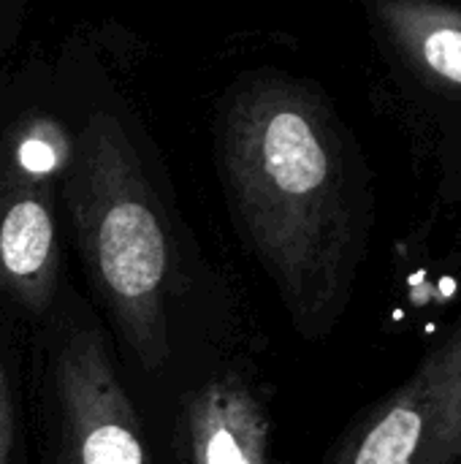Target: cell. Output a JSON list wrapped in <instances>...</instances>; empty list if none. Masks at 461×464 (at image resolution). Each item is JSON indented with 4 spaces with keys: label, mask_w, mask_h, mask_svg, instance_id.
Instances as JSON below:
<instances>
[{
    "label": "cell",
    "mask_w": 461,
    "mask_h": 464,
    "mask_svg": "<svg viewBox=\"0 0 461 464\" xmlns=\"http://www.w3.org/2000/svg\"><path fill=\"white\" fill-rule=\"evenodd\" d=\"M217 163L245 245L296 329L323 337L348 304L367 239V196L334 111L291 76L245 79L223 106Z\"/></svg>",
    "instance_id": "cell-1"
},
{
    "label": "cell",
    "mask_w": 461,
    "mask_h": 464,
    "mask_svg": "<svg viewBox=\"0 0 461 464\" xmlns=\"http://www.w3.org/2000/svg\"><path fill=\"white\" fill-rule=\"evenodd\" d=\"M65 196L76 245L120 337L147 370L168 362L174 247L122 122L92 114L73 139Z\"/></svg>",
    "instance_id": "cell-2"
},
{
    "label": "cell",
    "mask_w": 461,
    "mask_h": 464,
    "mask_svg": "<svg viewBox=\"0 0 461 464\" xmlns=\"http://www.w3.org/2000/svg\"><path fill=\"white\" fill-rule=\"evenodd\" d=\"M331 464H461V321L402 389L348 432Z\"/></svg>",
    "instance_id": "cell-3"
},
{
    "label": "cell",
    "mask_w": 461,
    "mask_h": 464,
    "mask_svg": "<svg viewBox=\"0 0 461 464\" xmlns=\"http://www.w3.org/2000/svg\"><path fill=\"white\" fill-rule=\"evenodd\" d=\"M60 464H152L139 416L92 329L73 332L54 364Z\"/></svg>",
    "instance_id": "cell-4"
},
{
    "label": "cell",
    "mask_w": 461,
    "mask_h": 464,
    "mask_svg": "<svg viewBox=\"0 0 461 464\" xmlns=\"http://www.w3.org/2000/svg\"><path fill=\"white\" fill-rule=\"evenodd\" d=\"M60 242L52 182L22 177L0 163V288L43 313L57 288Z\"/></svg>",
    "instance_id": "cell-5"
},
{
    "label": "cell",
    "mask_w": 461,
    "mask_h": 464,
    "mask_svg": "<svg viewBox=\"0 0 461 464\" xmlns=\"http://www.w3.org/2000/svg\"><path fill=\"white\" fill-rule=\"evenodd\" d=\"M187 464H269V419L236 375L215 378L187 402Z\"/></svg>",
    "instance_id": "cell-6"
},
{
    "label": "cell",
    "mask_w": 461,
    "mask_h": 464,
    "mask_svg": "<svg viewBox=\"0 0 461 464\" xmlns=\"http://www.w3.org/2000/svg\"><path fill=\"white\" fill-rule=\"evenodd\" d=\"M375 22L402 63L429 87L461 92V8L429 0H383Z\"/></svg>",
    "instance_id": "cell-7"
},
{
    "label": "cell",
    "mask_w": 461,
    "mask_h": 464,
    "mask_svg": "<svg viewBox=\"0 0 461 464\" xmlns=\"http://www.w3.org/2000/svg\"><path fill=\"white\" fill-rule=\"evenodd\" d=\"M73 155V139L49 117H33L22 128H14L0 150V163L11 171L33 179L52 182L68 174Z\"/></svg>",
    "instance_id": "cell-8"
},
{
    "label": "cell",
    "mask_w": 461,
    "mask_h": 464,
    "mask_svg": "<svg viewBox=\"0 0 461 464\" xmlns=\"http://www.w3.org/2000/svg\"><path fill=\"white\" fill-rule=\"evenodd\" d=\"M11 454H14V408H11L5 370L0 364V464H11Z\"/></svg>",
    "instance_id": "cell-9"
}]
</instances>
